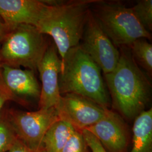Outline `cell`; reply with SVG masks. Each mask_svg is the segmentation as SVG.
Here are the masks:
<instances>
[{"instance_id":"obj_1","label":"cell","mask_w":152,"mask_h":152,"mask_svg":"<svg viewBox=\"0 0 152 152\" xmlns=\"http://www.w3.org/2000/svg\"><path fill=\"white\" fill-rule=\"evenodd\" d=\"M104 77L114 108L124 117L135 119L145 110L151 85L131 51L122 50L114 70Z\"/></svg>"},{"instance_id":"obj_2","label":"cell","mask_w":152,"mask_h":152,"mask_svg":"<svg viewBox=\"0 0 152 152\" xmlns=\"http://www.w3.org/2000/svg\"><path fill=\"white\" fill-rule=\"evenodd\" d=\"M101 72L80 45L72 48L61 60L59 77L61 95L76 94L108 109L110 100Z\"/></svg>"},{"instance_id":"obj_3","label":"cell","mask_w":152,"mask_h":152,"mask_svg":"<svg viewBox=\"0 0 152 152\" xmlns=\"http://www.w3.org/2000/svg\"><path fill=\"white\" fill-rule=\"evenodd\" d=\"M97 0H77L50 5L49 11L37 26L43 34L54 40L61 60L81 41L90 7Z\"/></svg>"},{"instance_id":"obj_4","label":"cell","mask_w":152,"mask_h":152,"mask_svg":"<svg viewBox=\"0 0 152 152\" xmlns=\"http://www.w3.org/2000/svg\"><path fill=\"white\" fill-rule=\"evenodd\" d=\"M48 46L36 27L19 25L9 29L0 44V64L37 71Z\"/></svg>"},{"instance_id":"obj_5","label":"cell","mask_w":152,"mask_h":152,"mask_svg":"<svg viewBox=\"0 0 152 152\" xmlns=\"http://www.w3.org/2000/svg\"><path fill=\"white\" fill-rule=\"evenodd\" d=\"M96 4L92 14L115 47H130L138 39L151 38V33L141 25L131 7L118 2L99 1Z\"/></svg>"},{"instance_id":"obj_6","label":"cell","mask_w":152,"mask_h":152,"mask_svg":"<svg viewBox=\"0 0 152 152\" xmlns=\"http://www.w3.org/2000/svg\"><path fill=\"white\" fill-rule=\"evenodd\" d=\"M17 137L31 149H43L42 142L50 126L59 120L55 108L25 112L11 109L5 115Z\"/></svg>"},{"instance_id":"obj_7","label":"cell","mask_w":152,"mask_h":152,"mask_svg":"<svg viewBox=\"0 0 152 152\" xmlns=\"http://www.w3.org/2000/svg\"><path fill=\"white\" fill-rule=\"evenodd\" d=\"M80 45L99 66L104 75L113 71L120 52L98 24L90 10Z\"/></svg>"},{"instance_id":"obj_8","label":"cell","mask_w":152,"mask_h":152,"mask_svg":"<svg viewBox=\"0 0 152 152\" xmlns=\"http://www.w3.org/2000/svg\"><path fill=\"white\" fill-rule=\"evenodd\" d=\"M55 108L59 120L80 131L98 122L107 110L89 99L71 93L61 95Z\"/></svg>"},{"instance_id":"obj_9","label":"cell","mask_w":152,"mask_h":152,"mask_svg":"<svg viewBox=\"0 0 152 152\" xmlns=\"http://www.w3.org/2000/svg\"><path fill=\"white\" fill-rule=\"evenodd\" d=\"M61 69V60L54 44L48 45L37 68L42 83L39 109L55 108L59 103L61 98L59 87Z\"/></svg>"},{"instance_id":"obj_10","label":"cell","mask_w":152,"mask_h":152,"mask_svg":"<svg viewBox=\"0 0 152 152\" xmlns=\"http://www.w3.org/2000/svg\"><path fill=\"white\" fill-rule=\"evenodd\" d=\"M50 6L38 0H0V18L9 29L20 24L37 27Z\"/></svg>"},{"instance_id":"obj_11","label":"cell","mask_w":152,"mask_h":152,"mask_svg":"<svg viewBox=\"0 0 152 152\" xmlns=\"http://www.w3.org/2000/svg\"><path fill=\"white\" fill-rule=\"evenodd\" d=\"M95 136L107 152H126L129 132L119 114L107 109L103 117L86 129Z\"/></svg>"},{"instance_id":"obj_12","label":"cell","mask_w":152,"mask_h":152,"mask_svg":"<svg viewBox=\"0 0 152 152\" xmlns=\"http://www.w3.org/2000/svg\"><path fill=\"white\" fill-rule=\"evenodd\" d=\"M0 68L3 81L15 98L39 100L41 87L34 72L2 64Z\"/></svg>"},{"instance_id":"obj_13","label":"cell","mask_w":152,"mask_h":152,"mask_svg":"<svg viewBox=\"0 0 152 152\" xmlns=\"http://www.w3.org/2000/svg\"><path fill=\"white\" fill-rule=\"evenodd\" d=\"M130 152H152V109L144 110L134 119Z\"/></svg>"},{"instance_id":"obj_14","label":"cell","mask_w":152,"mask_h":152,"mask_svg":"<svg viewBox=\"0 0 152 152\" xmlns=\"http://www.w3.org/2000/svg\"><path fill=\"white\" fill-rule=\"evenodd\" d=\"M75 130L71 125L59 120L47 131L42 142L45 152H60Z\"/></svg>"},{"instance_id":"obj_15","label":"cell","mask_w":152,"mask_h":152,"mask_svg":"<svg viewBox=\"0 0 152 152\" xmlns=\"http://www.w3.org/2000/svg\"><path fill=\"white\" fill-rule=\"evenodd\" d=\"M131 53L137 64L146 71L149 75L152 73V45L145 38L136 40L130 46Z\"/></svg>"},{"instance_id":"obj_16","label":"cell","mask_w":152,"mask_h":152,"mask_svg":"<svg viewBox=\"0 0 152 152\" xmlns=\"http://www.w3.org/2000/svg\"><path fill=\"white\" fill-rule=\"evenodd\" d=\"M135 16L148 31L152 29V1L141 0L131 7Z\"/></svg>"},{"instance_id":"obj_17","label":"cell","mask_w":152,"mask_h":152,"mask_svg":"<svg viewBox=\"0 0 152 152\" xmlns=\"http://www.w3.org/2000/svg\"><path fill=\"white\" fill-rule=\"evenodd\" d=\"M17 136L6 115L0 117V152H7L14 145Z\"/></svg>"},{"instance_id":"obj_18","label":"cell","mask_w":152,"mask_h":152,"mask_svg":"<svg viewBox=\"0 0 152 152\" xmlns=\"http://www.w3.org/2000/svg\"><path fill=\"white\" fill-rule=\"evenodd\" d=\"M60 152H88V147L81 131L75 129Z\"/></svg>"},{"instance_id":"obj_19","label":"cell","mask_w":152,"mask_h":152,"mask_svg":"<svg viewBox=\"0 0 152 152\" xmlns=\"http://www.w3.org/2000/svg\"><path fill=\"white\" fill-rule=\"evenodd\" d=\"M82 134L91 152H107L95 136L87 130L81 131Z\"/></svg>"},{"instance_id":"obj_20","label":"cell","mask_w":152,"mask_h":152,"mask_svg":"<svg viewBox=\"0 0 152 152\" xmlns=\"http://www.w3.org/2000/svg\"><path fill=\"white\" fill-rule=\"evenodd\" d=\"M15 99V98L6 87L3 81L0 68V117L1 116L2 110L5 104L9 101L14 100Z\"/></svg>"},{"instance_id":"obj_21","label":"cell","mask_w":152,"mask_h":152,"mask_svg":"<svg viewBox=\"0 0 152 152\" xmlns=\"http://www.w3.org/2000/svg\"><path fill=\"white\" fill-rule=\"evenodd\" d=\"M7 152H45V151L44 148L38 151L32 149L17 138L14 145Z\"/></svg>"},{"instance_id":"obj_22","label":"cell","mask_w":152,"mask_h":152,"mask_svg":"<svg viewBox=\"0 0 152 152\" xmlns=\"http://www.w3.org/2000/svg\"><path fill=\"white\" fill-rule=\"evenodd\" d=\"M9 31V28L6 26L5 23L0 18V44L5 38L6 35Z\"/></svg>"}]
</instances>
